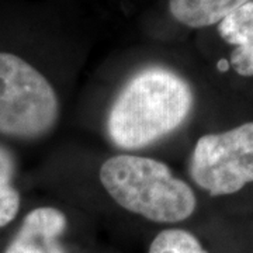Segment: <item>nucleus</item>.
I'll use <instances>...</instances> for the list:
<instances>
[{"mask_svg":"<svg viewBox=\"0 0 253 253\" xmlns=\"http://www.w3.org/2000/svg\"><path fill=\"white\" fill-rule=\"evenodd\" d=\"M194 104L190 84L166 68H146L120 90L107 132L121 149H141L172 134L187 120Z\"/></svg>","mask_w":253,"mask_h":253,"instance_id":"f257e3e1","label":"nucleus"},{"mask_svg":"<svg viewBox=\"0 0 253 253\" xmlns=\"http://www.w3.org/2000/svg\"><path fill=\"white\" fill-rule=\"evenodd\" d=\"M100 181L120 207L159 224L181 222L197 207L189 184L152 158L116 155L101 165Z\"/></svg>","mask_w":253,"mask_h":253,"instance_id":"f03ea898","label":"nucleus"},{"mask_svg":"<svg viewBox=\"0 0 253 253\" xmlns=\"http://www.w3.org/2000/svg\"><path fill=\"white\" fill-rule=\"evenodd\" d=\"M52 84L16 51L0 46V141H33L58 123Z\"/></svg>","mask_w":253,"mask_h":253,"instance_id":"7ed1b4c3","label":"nucleus"},{"mask_svg":"<svg viewBox=\"0 0 253 253\" xmlns=\"http://www.w3.org/2000/svg\"><path fill=\"white\" fill-rule=\"evenodd\" d=\"M190 176L211 196H228L253 181V121L197 141Z\"/></svg>","mask_w":253,"mask_h":253,"instance_id":"20e7f679","label":"nucleus"},{"mask_svg":"<svg viewBox=\"0 0 253 253\" xmlns=\"http://www.w3.org/2000/svg\"><path fill=\"white\" fill-rule=\"evenodd\" d=\"M68 218L55 207L28 211L1 253H68L61 242Z\"/></svg>","mask_w":253,"mask_h":253,"instance_id":"39448f33","label":"nucleus"},{"mask_svg":"<svg viewBox=\"0 0 253 253\" xmlns=\"http://www.w3.org/2000/svg\"><path fill=\"white\" fill-rule=\"evenodd\" d=\"M249 0H169L170 14L183 26L203 28L218 24Z\"/></svg>","mask_w":253,"mask_h":253,"instance_id":"423d86ee","label":"nucleus"},{"mask_svg":"<svg viewBox=\"0 0 253 253\" xmlns=\"http://www.w3.org/2000/svg\"><path fill=\"white\" fill-rule=\"evenodd\" d=\"M17 158L7 142L0 141V229L14 222L21 210V193L16 186Z\"/></svg>","mask_w":253,"mask_h":253,"instance_id":"0eeeda50","label":"nucleus"},{"mask_svg":"<svg viewBox=\"0 0 253 253\" xmlns=\"http://www.w3.org/2000/svg\"><path fill=\"white\" fill-rule=\"evenodd\" d=\"M221 38L231 45H245L253 38V0L246 1L218 23Z\"/></svg>","mask_w":253,"mask_h":253,"instance_id":"6e6552de","label":"nucleus"},{"mask_svg":"<svg viewBox=\"0 0 253 253\" xmlns=\"http://www.w3.org/2000/svg\"><path fill=\"white\" fill-rule=\"evenodd\" d=\"M149 253H208L189 231L173 228L159 232L151 244Z\"/></svg>","mask_w":253,"mask_h":253,"instance_id":"1a4fd4ad","label":"nucleus"},{"mask_svg":"<svg viewBox=\"0 0 253 253\" xmlns=\"http://www.w3.org/2000/svg\"><path fill=\"white\" fill-rule=\"evenodd\" d=\"M231 65L241 76H253V38L245 45L236 46L231 54Z\"/></svg>","mask_w":253,"mask_h":253,"instance_id":"9d476101","label":"nucleus"}]
</instances>
